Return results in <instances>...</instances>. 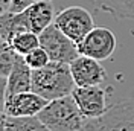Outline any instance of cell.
Wrapping results in <instances>:
<instances>
[{
    "label": "cell",
    "instance_id": "obj_1",
    "mask_svg": "<svg viewBox=\"0 0 134 131\" xmlns=\"http://www.w3.org/2000/svg\"><path fill=\"white\" fill-rule=\"evenodd\" d=\"M75 87L70 64L50 61L46 67L32 70V91L46 101L69 96Z\"/></svg>",
    "mask_w": 134,
    "mask_h": 131
},
{
    "label": "cell",
    "instance_id": "obj_2",
    "mask_svg": "<svg viewBox=\"0 0 134 131\" xmlns=\"http://www.w3.org/2000/svg\"><path fill=\"white\" fill-rule=\"evenodd\" d=\"M37 117L50 131H82L87 123L72 95L49 101Z\"/></svg>",
    "mask_w": 134,
    "mask_h": 131
},
{
    "label": "cell",
    "instance_id": "obj_3",
    "mask_svg": "<svg viewBox=\"0 0 134 131\" xmlns=\"http://www.w3.org/2000/svg\"><path fill=\"white\" fill-rule=\"evenodd\" d=\"M82 131H134V99L108 107L104 116L87 121Z\"/></svg>",
    "mask_w": 134,
    "mask_h": 131
},
{
    "label": "cell",
    "instance_id": "obj_4",
    "mask_svg": "<svg viewBox=\"0 0 134 131\" xmlns=\"http://www.w3.org/2000/svg\"><path fill=\"white\" fill-rule=\"evenodd\" d=\"M53 25L76 44L94 28L92 14L81 6H69L55 15Z\"/></svg>",
    "mask_w": 134,
    "mask_h": 131
},
{
    "label": "cell",
    "instance_id": "obj_5",
    "mask_svg": "<svg viewBox=\"0 0 134 131\" xmlns=\"http://www.w3.org/2000/svg\"><path fill=\"white\" fill-rule=\"evenodd\" d=\"M40 46L47 52L50 61L70 64L79 57L78 44L64 35L53 23L40 34Z\"/></svg>",
    "mask_w": 134,
    "mask_h": 131
},
{
    "label": "cell",
    "instance_id": "obj_6",
    "mask_svg": "<svg viewBox=\"0 0 134 131\" xmlns=\"http://www.w3.org/2000/svg\"><path fill=\"white\" fill-rule=\"evenodd\" d=\"M78 50L79 55H85L98 61L108 59L116 50V35L108 28L94 26L85 35V38L78 43Z\"/></svg>",
    "mask_w": 134,
    "mask_h": 131
},
{
    "label": "cell",
    "instance_id": "obj_7",
    "mask_svg": "<svg viewBox=\"0 0 134 131\" xmlns=\"http://www.w3.org/2000/svg\"><path fill=\"white\" fill-rule=\"evenodd\" d=\"M72 96L75 99L78 108L87 121L98 119L104 116L108 110L107 105V90L100 85L93 87H75L72 91Z\"/></svg>",
    "mask_w": 134,
    "mask_h": 131
},
{
    "label": "cell",
    "instance_id": "obj_8",
    "mask_svg": "<svg viewBox=\"0 0 134 131\" xmlns=\"http://www.w3.org/2000/svg\"><path fill=\"white\" fill-rule=\"evenodd\" d=\"M70 72L76 87H93L100 85L107 78V72L100 61L79 55L70 63Z\"/></svg>",
    "mask_w": 134,
    "mask_h": 131
},
{
    "label": "cell",
    "instance_id": "obj_9",
    "mask_svg": "<svg viewBox=\"0 0 134 131\" xmlns=\"http://www.w3.org/2000/svg\"><path fill=\"white\" fill-rule=\"evenodd\" d=\"M49 101L35 91H23L6 98L5 114L9 117H37Z\"/></svg>",
    "mask_w": 134,
    "mask_h": 131
},
{
    "label": "cell",
    "instance_id": "obj_10",
    "mask_svg": "<svg viewBox=\"0 0 134 131\" xmlns=\"http://www.w3.org/2000/svg\"><path fill=\"white\" fill-rule=\"evenodd\" d=\"M32 90V69L26 64L25 57L18 55L8 76V96Z\"/></svg>",
    "mask_w": 134,
    "mask_h": 131
},
{
    "label": "cell",
    "instance_id": "obj_11",
    "mask_svg": "<svg viewBox=\"0 0 134 131\" xmlns=\"http://www.w3.org/2000/svg\"><path fill=\"white\" fill-rule=\"evenodd\" d=\"M93 3L114 18H134V0H93Z\"/></svg>",
    "mask_w": 134,
    "mask_h": 131
},
{
    "label": "cell",
    "instance_id": "obj_12",
    "mask_svg": "<svg viewBox=\"0 0 134 131\" xmlns=\"http://www.w3.org/2000/svg\"><path fill=\"white\" fill-rule=\"evenodd\" d=\"M9 44L18 55L26 57L29 52L40 47V35L31 32V31H21L9 40Z\"/></svg>",
    "mask_w": 134,
    "mask_h": 131
},
{
    "label": "cell",
    "instance_id": "obj_13",
    "mask_svg": "<svg viewBox=\"0 0 134 131\" xmlns=\"http://www.w3.org/2000/svg\"><path fill=\"white\" fill-rule=\"evenodd\" d=\"M6 131H50L38 117H9Z\"/></svg>",
    "mask_w": 134,
    "mask_h": 131
},
{
    "label": "cell",
    "instance_id": "obj_14",
    "mask_svg": "<svg viewBox=\"0 0 134 131\" xmlns=\"http://www.w3.org/2000/svg\"><path fill=\"white\" fill-rule=\"evenodd\" d=\"M17 57H18V53L12 49L9 41L3 40L0 43V76L8 78L14 64H15Z\"/></svg>",
    "mask_w": 134,
    "mask_h": 131
},
{
    "label": "cell",
    "instance_id": "obj_15",
    "mask_svg": "<svg viewBox=\"0 0 134 131\" xmlns=\"http://www.w3.org/2000/svg\"><path fill=\"white\" fill-rule=\"evenodd\" d=\"M25 61L32 70H38V69H43V67H46V66L49 64L50 58L47 55V52L40 46V47H37L35 50L29 52L25 57Z\"/></svg>",
    "mask_w": 134,
    "mask_h": 131
},
{
    "label": "cell",
    "instance_id": "obj_16",
    "mask_svg": "<svg viewBox=\"0 0 134 131\" xmlns=\"http://www.w3.org/2000/svg\"><path fill=\"white\" fill-rule=\"evenodd\" d=\"M37 0H9V9L11 12H21L26 8H29L31 5H34Z\"/></svg>",
    "mask_w": 134,
    "mask_h": 131
},
{
    "label": "cell",
    "instance_id": "obj_17",
    "mask_svg": "<svg viewBox=\"0 0 134 131\" xmlns=\"http://www.w3.org/2000/svg\"><path fill=\"white\" fill-rule=\"evenodd\" d=\"M6 98H8V78L0 76V113H5Z\"/></svg>",
    "mask_w": 134,
    "mask_h": 131
},
{
    "label": "cell",
    "instance_id": "obj_18",
    "mask_svg": "<svg viewBox=\"0 0 134 131\" xmlns=\"http://www.w3.org/2000/svg\"><path fill=\"white\" fill-rule=\"evenodd\" d=\"M6 121H8V116L5 113H0V131H6Z\"/></svg>",
    "mask_w": 134,
    "mask_h": 131
},
{
    "label": "cell",
    "instance_id": "obj_19",
    "mask_svg": "<svg viewBox=\"0 0 134 131\" xmlns=\"http://www.w3.org/2000/svg\"><path fill=\"white\" fill-rule=\"evenodd\" d=\"M9 9V0H0V15Z\"/></svg>",
    "mask_w": 134,
    "mask_h": 131
},
{
    "label": "cell",
    "instance_id": "obj_20",
    "mask_svg": "<svg viewBox=\"0 0 134 131\" xmlns=\"http://www.w3.org/2000/svg\"><path fill=\"white\" fill-rule=\"evenodd\" d=\"M2 41H3V37H2V35H0V43H2Z\"/></svg>",
    "mask_w": 134,
    "mask_h": 131
}]
</instances>
